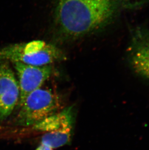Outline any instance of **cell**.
<instances>
[{
  "label": "cell",
  "instance_id": "obj_3",
  "mask_svg": "<svg viewBox=\"0 0 149 150\" xmlns=\"http://www.w3.org/2000/svg\"><path fill=\"white\" fill-rule=\"evenodd\" d=\"M19 108L16 124L28 127L34 126L57 113L60 103L58 97L51 91L39 88L29 94Z\"/></svg>",
  "mask_w": 149,
  "mask_h": 150
},
{
  "label": "cell",
  "instance_id": "obj_8",
  "mask_svg": "<svg viewBox=\"0 0 149 150\" xmlns=\"http://www.w3.org/2000/svg\"><path fill=\"white\" fill-rule=\"evenodd\" d=\"M73 128H64L46 132L41 138L40 144L52 150L64 146L70 142Z\"/></svg>",
  "mask_w": 149,
  "mask_h": 150
},
{
  "label": "cell",
  "instance_id": "obj_7",
  "mask_svg": "<svg viewBox=\"0 0 149 150\" xmlns=\"http://www.w3.org/2000/svg\"><path fill=\"white\" fill-rule=\"evenodd\" d=\"M73 109L72 106H69L47 117L33 127L37 130L46 132L73 128L74 121Z\"/></svg>",
  "mask_w": 149,
  "mask_h": 150
},
{
  "label": "cell",
  "instance_id": "obj_1",
  "mask_svg": "<svg viewBox=\"0 0 149 150\" xmlns=\"http://www.w3.org/2000/svg\"><path fill=\"white\" fill-rule=\"evenodd\" d=\"M148 4L149 0H57L55 21L63 35L78 38L106 27L124 12Z\"/></svg>",
  "mask_w": 149,
  "mask_h": 150
},
{
  "label": "cell",
  "instance_id": "obj_5",
  "mask_svg": "<svg viewBox=\"0 0 149 150\" xmlns=\"http://www.w3.org/2000/svg\"><path fill=\"white\" fill-rule=\"evenodd\" d=\"M14 63L20 88V100L18 103L20 106L29 94L41 88L51 75L52 68L51 65L34 66L20 62Z\"/></svg>",
  "mask_w": 149,
  "mask_h": 150
},
{
  "label": "cell",
  "instance_id": "obj_2",
  "mask_svg": "<svg viewBox=\"0 0 149 150\" xmlns=\"http://www.w3.org/2000/svg\"><path fill=\"white\" fill-rule=\"evenodd\" d=\"M65 57L60 49L42 40L11 44L0 49V61L22 63L34 66L51 65Z\"/></svg>",
  "mask_w": 149,
  "mask_h": 150
},
{
  "label": "cell",
  "instance_id": "obj_4",
  "mask_svg": "<svg viewBox=\"0 0 149 150\" xmlns=\"http://www.w3.org/2000/svg\"><path fill=\"white\" fill-rule=\"evenodd\" d=\"M130 68L138 76L149 81V28L138 25L131 31L126 51Z\"/></svg>",
  "mask_w": 149,
  "mask_h": 150
},
{
  "label": "cell",
  "instance_id": "obj_6",
  "mask_svg": "<svg viewBox=\"0 0 149 150\" xmlns=\"http://www.w3.org/2000/svg\"><path fill=\"white\" fill-rule=\"evenodd\" d=\"M18 81L7 63L0 64V122L13 112L20 100Z\"/></svg>",
  "mask_w": 149,
  "mask_h": 150
},
{
  "label": "cell",
  "instance_id": "obj_9",
  "mask_svg": "<svg viewBox=\"0 0 149 150\" xmlns=\"http://www.w3.org/2000/svg\"><path fill=\"white\" fill-rule=\"evenodd\" d=\"M35 150H51V149H48V148L46 147L45 146H43L42 145H40Z\"/></svg>",
  "mask_w": 149,
  "mask_h": 150
}]
</instances>
